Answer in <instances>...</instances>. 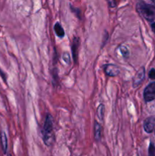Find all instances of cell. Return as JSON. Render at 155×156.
Masks as SVG:
<instances>
[{"label": "cell", "mask_w": 155, "mask_h": 156, "mask_svg": "<svg viewBox=\"0 0 155 156\" xmlns=\"http://www.w3.org/2000/svg\"><path fill=\"white\" fill-rule=\"evenodd\" d=\"M43 140L46 146H52L54 143V133H53V117L50 114H47L46 117L43 128L42 129Z\"/></svg>", "instance_id": "1"}, {"label": "cell", "mask_w": 155, "mask_h": 156, "mask_svg": "<svg viewBox=\"0 0 155 156\" xmlns=\"http://www.w3.org/2000/svg\"><path fill=\"white\" fill-rule=\"evenodd\" d=\"M137 11L140 15L147 21L153 22L155 21V6L147 4L144 2H138L137 4Z\"/></svg>", "instance_id": "2"}, {"label": "cell", "mask_w": 155, "mask_h": 156, "mask_svg": "<svg viewBox=\"0 0 155 156\" xmlns=\"http://www.w3.org/2000/svg\"><path fill=\"white\" fill-rule=\"evenodd\" d=\"M144 98L146 102L151 101L155 99V82L149 84L144 91Z\"/></svg>", "instance_id": "3"}, {"label": "cell", "mask_w": 155, "mask_h": 156, "mask_svg": "<svg viewBox=\"0 0 155 156\" xmlns=\"http://www.w3.org/2000/svg\"><path fill=\"white\" fill-rule=\"evenodd\" d=\"M144 76H145V69H144V67H141L139 70H138L133 79L132 83H133L134 88H136L142 83L144 79Z\"/></svg>", "instance_id": "4"}, {"label": "cell", "mask_w": 155, "mask_h": 156, "mask_svg": "<svg viewBox=\"0 0 155 156\" xmlns=\"http://www.w3.org/2000/svg\"><path fill=\"white\" fill-rule=\"evenodd\" d=\"M104 71L106 74L109 76H117L120 73V69L117 66L113 64H108L104 67Z\"/></svg>", "instance_id": "5"}, {"label": "cell", "mask_w": 155, "mask_h": 156, "mask_svg": "<svg viewBox=\"0 0 155 156\" xmlns=\"http://www.w3.org/2000/svg\"><path fill=\"white\" fill-rule=\"evenodd\" d=\"M155 127V119L153 117H150L146 119L144 122V129L146 133H150L153 131Z\"/></svg>", "instance_id": "6"}, {"label": "cell", "mask_w": 155, "mask_h": 156, "mask_svg": "<svg viewBox=\"0 0 155 156\" xmlns=\"http://www.w3.org/2000/svg\"><path fill=\"white\" fill-rule=\"evenodd\" d=\"M79 38L78 37H74L72 41V44H71V53H72V57L74 59V62H77L78 56V47H79Z\"/></svg>", "instance_id": "7"}, {"label": "cell", "mask_w": 155, "mask_h": 156, "mask_svg": "<svg viewBox=\"0 0 155 156\" xmlns=\"http://www.w3.org/2000/svg\"><path fill=\"white\" fill-rule=\"evenodd\" d=\"M101 126L97 121L94 123V138L97 141H100L101 138Z\"/></svg>", "instance_id": "8"}, {"label": "cell", "mask_w": 155, "mask_h": 156, "mask_svg": "<svg viewBox=\"0 0 155 156\" xmlns=\"http://www.w3.org/2000/svg\"><path fill=\"white\" fill-rule=\"evenodd\" d=\"M54 30L56 32V35L59 37H63L65 36V31H64L63 27H62L59 22H56L54 25Z\"/></svg>", "instance_id": "9"}, {"label": "cell", "mask_w": 155, "mask_h": 156, "mask_svg": "<svg viewBox=\"0 0 155 156\" xmlns=\"http://www.w3.org/2000/svg\"><path fill=\"white\" fill-rule=\"evenodd\" d=\"M104 105L103 104L99 105V107L97 108V115L98 117V118L100 119V120H103V116H104Z\"/></svg>", "instance_id": "10"}, {"label": "cell", "mask_w": 155, "mask_h": 156, "mask_svg": "<svg viewBox=\"0 0 155 156\" xmlns=\"http://www.w3.org/2000/svg\"><path fill=\"white\" fill-rule=\"evenodd\" d=\"M120 51H121L122 54L124 56L125 58H127L129 55V51L128 50V48L126 47H124V46H121L120 47Z\"/></svg>", "instance_id": "11"}, {"label": "cell", "mask_w": 155, "mask_h": 156, "mask_svg": "<svg viewBox=\"0 0 155 156\" xmlns=\"http://www.w3.org/2000/svg\"><path fill=\"white\" fill-rule=\"evenodd\" d=\"M2 146L4 152L6 151V148H7V140H6L5 134L4 133H2Z\"/></svg>", "instance_id": "12"}, {"label": "cell", "mask_w": 155, "mask_h": 156, "mask_svg": "<svg viewBox=\"0 0 155 156\" xmlns=\"http://www.w3.org/2000/svg\"><path fill=\"white\" fill-rule=\"evenodd\" d=\"M71 59V58H70V56L68 53H64L63 59L65 62H67V63H70V61H71V59Z\"/></svg>", "instance_id": "13"}, {"label": "cell", "mask_w": 155, "mask_h": 156, "mask_svg": "<svg viewBox=\"0 0 155 156\" xmlns=\"http://www.w3.org/2000/svg\"><path fill=\"white\" fill-rule=\"evenodd\" d=\"M71 11L74 12V13H75L76 16H77L78 18H81V12H80V10H79V9H74V7H71Z\"/></svg>", "instance_id": "14"}, {"label": "cell", "mask_w": 155, "mask_h": 156, "mask_svg": "<svg viewBox=\"0 0 155 156\" xmlns=\"http://www.w3.org/2000/svg\"><path fill=\"white\" fill-rule=\"evenodd\" d=\"M149 78L151 79H155V69H152L149 72Z\"/></svg>", "instance_id": "15"}, {"label": "cell", "mask_w": 155, "mask_h": 156, "mask_svg": "<svg viewBox=\"0 0 155 156\" xmlns=\"http://www.w3.org/2000/svg\"><path fill=\"white\" fill-rule=\"evenodd\" d=\"M108 2V4H109V7L111 8H114L116 6V2H115V0H106Z\"/></svg>", "instance_id": "16"}, {"label": "cell", "mask_w": 155, "mask_h": 156, "mask_svg": "<svg viewBox=\"0 0 155 156\" xmlns=\"http://www.w3.org/2000/svg\"><path fill=\"white\" fill-rule=\"evenodd\" d=\"M149 154L150 156H154V147L152 145L150 146V149H149Z\"/></svg>", "instance_id": "17"}, {"label": "cell", "mask_w": 155, "mask_h": 156, "mask_svg": "<svg viewBox=\"0 0 155 156\" xmlns=\"http://www.w3.org/2000/svg\"><path fill=\"white\" fill-rule=\"evenodd\" d=\"M151 27H152V30H153V32L155 34V23H152Z\"/></svg>", "instance_id": "18"}, {"label": "cell", "mask_w": 155, "mask_h": 156, "mask_svg": "<svg viewBox=\"0 0 155 156\" xmlns=\"http://www.w3.org/2000/svg\"><path fill=\"white\" fill-rule=\"evenodd\" d=\"M151 2H153V5H154V6H155V0H151Z\"/></svg>", "instance_id": "19"}, {"label": "cell", "mask_w": 155, "mask_h": 156, "mask_svg": "<svg viewBox=\"0 0 155 156\" xmlns=\"http://www.w3.org/2000/svg\"><path fill=\"white\" fill-rule=\"evenodd\" d=\"M9 156H11V155H9Z\"/></svg>", "instance_id": "20"}, {"label": "cell", "mask_w": 155, "mask_h": 156, "mask_svg": "<svg viewBox=\"0 0 155 156\" xmlns=\"http://www.w3.org/2000/svg\"><path fill=\"white\" fill-rule=\"evenodd\" d=\"M154 133H155V131H154Z\"/></svg>", "instance_id": "21"}]
</instances>
